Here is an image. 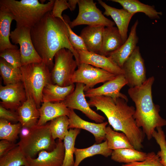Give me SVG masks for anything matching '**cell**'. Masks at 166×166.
<instances>
[{
	"mask_svg": "<svg viewBox=\"0 0 166 166\" xmlns=\"http://www.w3.org/2000/svg\"><path fill=\"white\" fill-rule=\"evenodd\" d=\"M105 137L108 148L112 150L123 148H134L125 134L114 130L109 126L106 128Z\"/></svg>",
	"mask_w": 166,
	"mask_h": 166,
	"instance_id": "f1b7e54d",
	"label": "cell"
},
{
	"mask_svg": "<svg viewBox=\"0 0 166 166\" xmlns=\"http://www.w3.org/2000/svg\"><path fill=\"white\" fill-rule=\"evenodd\" d=\"M64 19L65 21H63L54 17L50 12L30 29L31 37L34 48L42 62L49 69H52L54 65L53 59L55 54L63 48L71 51L78 66L80 65L78 54L69 40L66 25L69 19Z\"/></svg>",
	"mask_w": 166,
	"mask_h": 166,
	"instance_id": "6da1fadb",
	"label": "cell"
},
{
	"mask_svg": "<svg viewBox=\"0 0 166 166\" xmlns=\"http://www.w3.org/2000/svg\"><path fill=\"white\" fill-rule=\"evenodd\" d=\"M128 102L123 98L103 96L90 97L88 101L90 106L95 107L105 114L114 130L125 134L134 148L140 151L145 135L134 118L135 109L129 105Z\"/></svg>",
	"mask_w": 166,
	"mask_h": 166,
	"instance_id": "7a4b0ae2",
	"label": "cell"
},
{
	"mask_svg": "<svg viewBox=\"0 0 166 166\" xmlns=\"http://www.w3.org/2000/svg\"><path fill=\"white\" fill-rule=\"evenodd\" d=\"M85 85L77 83L73 91L61 102L67 108L81 111L90 119L97 123L104 122L105 117L93 110L85 99Z\"/></svg>",
	"mask_w": 166,
	"mask_h": 166,
	"instance_id": "7c38bea8",
	"label": "cell"
},
{
	"mask_svg": "<svg viewBox=\"0 0 166 166\" xmlns=\"http://www.w3.org/2000/svg\"><path fill=\"white\" fill-rule=\"evenodd\" d=\"M155 80L150 77L140 86L129 88L128 93L135 105L134 117L148 140L156 129L166 125V120L160 115V107L153 102L152 87Z\"/></svg>",
	"mask_w": 166,
	"mask_h": 166,
	"instance_id": "3957f363",
	"label": "cell"
},
{
	"mask_svg": "<svg viewBox=\"0 0 166 166\" xmlns=\"http://www.w3.org/2000/svg\"><path fill=\"white\" fill-rule=\"evenodd\" d=\"M65 156L62 140L58 139L55 148L51 152L42 150L37 158L26 157L27 166H62Z\"/></svg>",
	"mask_w": 166,
	"mask_h": 166,
	"instance_id": "9a60e30c",
	"label": "cell"
},
{
	"mask_svg": "<svg viewBox=\"0 0 166 166\" xmlns=\"http://www.w3.org/2000/svg\"><path fill=\"white\" fill-rule=\"evenodd\" d=\"M76 51L79 55L80 64H88L116 75L124 74L122 69L108 57L89 51Z\"/></svg>",
	"mask_w": 166,
	"mask_h": 166,
	"instance_id": "e0dca14e",
	"label": "cell"
},
{
	"mask_svg": "<svg viewBox=\"0 0 166 166\" xmlns=\"http://www.w3.org/2000/svg\"><path fill=\"white\" fill-rule=\"evenodd\" d=\"M122 69L129 88L140 86L147 80L144 60L138 46L124 62Z\"/></svg>",
	"mask_w": 166,
	"mask_h": 166,
	"instance_id": "8fae6325",
	"label": "cell"
},
{
	"mask_svg": "<svg viewBox=\"0 0 166 166\" xmlns=\"http://www.w3.org/2000/svg\"><path fill=\"white\" fill-rule=\"evenodd\" d=\"M38 109L40 113L37 124L38 125L45 124L48 121L61 116L68 117L69 114V109L62 102H43Z\"/></svg>",
	"mask_w": 166,
	"mask_h": 166,
	"instance_id": "7402d4cb",
	"label": "cell"
},
{
	"mask_svg": "<svg viewBox=\"0 0 166 166\" xmlns=\"http://www.w3.org/2000/svg\"><path fill=\"white\" fill-rule=\"evenodd\" d=\"M119 3L123 8L130 13L135 14L141 12L152 19H159L162 15L161 12H158L153 6L145 4L138 0H111Z\"/></svg>",
	"mask_w": 166,
	"mask_h": 166,
	"instance_id": "484cf974",
	"label": "cell"
},
{
	"mask_svg": "<svg viewBox=\"0 0 166 166\" xmlns=\"http://www.w3.org/2000/svg\"><path fill=\"white\" fill-rule=\"evenodd\" d=\"M124 43L117 27H105L103 34L102 47L99 54L107 57L119 49Z\"/></svg>",
	"mask_w": 166,
	"mask_h": 166,
	"instance_id": "cb8c5ba5",
	"label": "cell"
},
{
	"mask_svg": "<svg viewBox=\"0 0 166 166\" xmlns=\"http://www.w3.org/2000/svg\"><path fill=\"white\" fill-rule=\"evenodd\" d=\"M0 57L14 67L20 68L21 66L20 49H6L0 52Z\"/></svg>",
	"mask_w": 166,
	"mask_h": 166,
	"instance_id": "d590c367",
	"label": "cell"
},
{
	"mask_svg": "<svg viewBox=\"0 0 166 166\" xmlns=\"http://www.w3.org/2000/svg\"><path fill=\"white\" fill-rule=\"evenodd\" d=\"M138 23L137 19L132 26L126 41L119 49L107 56L121 68L137 46L139 38L136 34V29Z\"/></svg>",
	"mask_w": 166,
	"mask_h": 166,
	"instance_id": "ac0fdd59",
	"label": "cell"
},
{
	"mask_svg": "<svg viewBox=\"0 0 166 166\" xmlns=\"http://www.w3.org/2000/svg\"><path fill=\"white\" fill-rule=\"evenodd\" d=\"M80 129L70 128L64 139L65 156L62 166H73L75 161L73 159L75 148V141Z\"/></svg>",
	"mask_w": 166,
	"mask_h": 166,
	"instance_id": "f546056e",
	"label": "cell"
},
{
	"mask_svg": "<svg viewBox=\"0 0 166 166\" xmlns=\"http://www.w3.org/2000/svg\"><path fill=\"white\" fill-rule=\"evenodd\" d=\"M99 3L104 8V15L110 16L116 25L124 43L127 40L128 26L130 20L134 15L129 13L123 8L119 9L107 4L101 0H98Z\"/></svg>",
	"mask_w": 166,
	"mask_h": 166,
	"instance_id": "d6986e66",
	"label": "cell"
},
{
	"mask_svg": "<svg viewBox=\"0 0 166 166\" xmlns=\"http://www.w3.org/2000/svg\"><path fill=\"white\" fill-rule=\"evenodd\" d=\"M31 128L22 127L19 134L20 139H23L28 135L30 133Z\"/></svg>",
	"mask_w": 166,
	"mask_h": 166,
	"instance_id": "b9f144b4",
	"label": "cell"
},
{
	"mask_svg": "<svg viewBox=\"0 0 166 166\" xmlns=\"http://www.w3.org/2000/svg\"><path fill=\"white\" fill-rule=\"evenodd\" d=\"M147 155V153L134 148H123L113 150L111 158L115 162L128 164L143 161Z\"/></svg>",
	"mask_w": 166,
	"mask_h": 166,
	"instance_id": "83f0119b",
	"label": "cell"
},
{
	"mask_svg": "<svg viewBox=\"0 0 166 166\" xmlns=\"http://www.w3.org/2000/svg\"><path fill=\"white\" fill-rule=\"evenodd\" d=\"M112 151L108 148L106 140L99 144H95L87 148H75L74 153L75 160L73 166H78L85 159L97 155H101L108 157L111 156Z\"/></svg>",
	"mask_w": 166,
	"mask_h": 166,
	"instance_id": "4316f807",
	"label": "cell"
},
{
	"mask_svg": "<svg viewBox=\"0 0 166 166\" xmlns=\"http://www.w3.org/2000/svg\"><path fill=\"white\" fill-rule=\"evenodd\" d=\"M55 0L42 4L38 0H0V5L8 9L14 15L16 28H31L53 9Z\"/></svg>",
	"mask_w": 166,
	"mask_h": 166,
	"instance_id": "277c9868",
	"label": "cell"
},
{
	"mask_svg": "<svg viewBox=\"0 0 166 166\" xmlns=\"http://www.w3.org/2000/svg\"><path fill=\"white\" fill-rule=\"evenodd\" d=\"M13 14L5 6L0 5V52L8 49H18L10 41V27L14 20Z\"/></svg>",
	"mask_w": 166,
	"mask_h": 166,
	"instance_id": "44dd1931",
	"label": "cell"
},
{
	"mask_svg": "<svg viewBox=\"0 0 166 166\" xmlns=\"http://www.w3.org/2000/svg\"><path fill=\"white\" fill-rule=\"evenodd\" d=\"M162 127L157 128L152 134V138L159 145L160 150L157 153L161 162L166 166V136Z\"/></svg>",
	"mask_w": 166,
	"mask_h": 166,
	"instance_id": "e575fe53",
	"label": "cell"
},
{
	"mask_svg": "<svg viewBox=\"0 0 166 166\" xmlns=\"http://www.w3.org/2000/svg\"><path fill=\"white\" fill-rule=\"evenodd\" d=\"M69 8L67 1L65 0H55L53 6L51 13L55 18H58L63 21H65L62 15V12Z\"/></svg>",
	"mask_w": 166,
	"mask_h": 166,
	"instance_id": "f35d334b",
	"label": "cell"
},
{
	"mask_svg": "<svg viewBox=\"0 0 166 166\" xmlns=\"http://www.w3.org/2000/svg\"><path fill=\"white\" fill-rule=\"evenodd\" d=\"M69 122V128L82 129L91 133L94 136L96 144L106 140L105 129L108 124L107 121L101 123H94L85 121L79 117L74 110L69 109L68 116Z\"/></svg>",
	"mask_w": 166,
	"mask_h": 166,
	"instance_id": "2e32d148",
	"label": "cell"
},
{
	"mask_svg": "<svg viewBox=\"0 0 166 166\" xmlns=\"http://www.w3.org/2000/svg\"><path fill=\"white\" fill-rule=\"evenodd\" d=\"M10 38L13 43L19 45L21 66L42 61L33 45L30 35V28L26 27L16 28L11 32Z\"/></svg>",
	"mask_w": 166,
	"mask_h": 166,
	"instance_id": "30bf717a",
	"label": "cell"
},
{
	"mask_svg": "<svg viewBox=\"0 0 166 166\" xmlns=\"http://www.w3.org/2000/svg\"><path fill=\"white\" fill-rule=\"evenodd\" d=\"M105 27L100 25L88 26L81 30L80 36L83 39L88 51L99 54Z\"/></svg>",
	"mask_w": 166,
	"mask_h": 166,
	"instance_id": "ffe728a7",
	"label": "cell"
},
{
	"mask_svg": "<svg viewBox=\"0 0 166 166\" xmlns=\"http://www.w3.org/2000/svg\"><path fill=\"white\" fill-rule=\"evenodd\" d=\"M77 67L72 77L71 82L84 84L85 92L93 88L97 84L105 83L113 79L117 75L85 63H80Z\"/></svg>",
	"mask_w": 166,
	"mask_h": 166,
	"instance_id": "9c48e42d",
	"label": "cell"
},
{
	"mask_svg": "<svg viewBox=\"0 0 166 166\" xmlns=\"http://www.w3.org/2000/svg\"><path fill=\"white\" fill-rule=\"evenodd\" d=\"M127 81L123 74L117 75L113 79L105 82L96 88L89 89L85 92V96L89 98L103 96L113 99L123 98L128 101L126 96L121 93V89L127 85Z\"/></svg>",
	"mask_w": 166,
	"mask_h": 166,
	"instance_id": "5bb4252c",
	"label": "cell"
},
{
	"mask_svg": "<svg viewBox=\"0 0 166 166\" xmlns=\"http://www.w3.org/2000/svg\"><path fill=\"white\" fill-rule=\"evenodd\" d=\"M26 157L35 158L40 152L53 151L56 147V142L53 138L49 126V123L42 125H36L31 128L28 135L20 139L17 143Z\"/></svg>",
	"mask_w": 166,
	"mask_h": 166,
	"instance_id": "8992f818",
	"label": "cell"
},
{
	"mask_svg": "<svg viewBox=\"0 0 166 166\" xmlns=\"http://www.w3.org/2000/svg\"><path fill=\"white\" fill-rule=\"evenodd\" d=\"M0 72L5 85L22 82L20 68L14 67L1 57L0 59Z\"/></svg>",
	"mask_w": 166,
	"mask_h": 166,
	"instance_id": "4dcf8cb0",
	"label": "cell"
},
{
	"mask_svg": "<svg viewBox=\"0 0 166 166\" xmlns=\"http://www.w3.org/2000/svg\"><path fill=\"white\" fill-rule=\"evenodd\" d=\"M18 122L22 127L32 128L37 125L40 113L35 101L28 98L17 110Z\"/></svg>",
	"mask_w": 166,
	"mask_h": 166,
	"instance_id": "603a6c76",
	"label": "cell"
},
{
	"mask_svg": "<svg viewBox=\"0 0 166 166\" xmlns=\"http://www.w3.org/2000/svg\"><path fill=\"white\" fill-rule=\"evenodd\" d=\"M20 69L27 98L33 99L39 108L42 103L44 87L48 83H52L49 68L42 61L22 66Z\"/></svg>",
	"mask_w": 166,
	"mask_h": 166,
	"instance_id": "5b68a950",
	"label": "cell"
},
{
	"mask_svg": "<svg viewBox=\"0 0 166 166\" xmlns=\"http://www.w3.org/2000/svg\"><path fill=\"white\" fill-rule=\"evenodd\" d=\"M26 157L18 145L0 157V166H27Z\"/></svg>",
	"mask_w": 166,
	"mask_h": 166,
	"instance_id": "1f68e13d",
	"label": "cell"
},
{
	"mask_svg": "<svg viewBox=\"0 0 166 166\" xmlns=\"http://www.w3.org/2000/svg\"><path fill=\"white\" fill-rule=\"evenodd\" d=\"M18 145L17 143L16 144L7 140H1L0 141V157Z\"/></svg>",
	"mask_w": 166,
	"mask_h": 166,
	"instance_id": "60d3db41",
	"label": "cell"
},
{
	"mask_svg": "<svg viewBox=\"0 0 166 166\" xmlns=\"http://www.w3.org/2000/svg\"><path fill=\"white\" fill-rule=\"evenodd\" d=\"M69 20L67 22L66 25L69 32V40L71 45L76 50L88 51L82 38L74 33L70 27L69 24Z\"/></svg>",
	"mask_w": 166,
	"mask_h": 166,
	"instance_id": "74e56055",
	"label": "cell"
},
{
	"mask_svg": "<svg viewBox=\"0 0 166 166\" xmlns=\"http://www.w3.org/2000/svg\"><path fill=\"white\" fill-rule=\"evenodd\" d=\"M121 166H164L161 162L160 159L155 152L147 153V156L144 161L124 164Z\"/></svg>",
	"mask_w": 166,
	"mask_h": 166,
	"instance_id": "8d00e7d4",
	"label": "cell"
},
{
	"mask_svg": "<svg viewBox=\"0 0 166 166\" xmlns=\"http://www.w3.org/2000/svg\"><path fill=\"white\" fill-rule=\"evenodd\" d=\"M79 12L76 18L69 24L72 29L80 25L114 26V22L105 17L93 0H79Z\"/></svg>",
	"mask_w": 166,
	"mask_h": 166,
	"instance_id": "ba28073f",
	"label": "cell"
},
{
	"mask_svg": "<svg viewBox=\"0 0 166 166\" xmlns=\"http://www.w3.org/2000/svg\"><path fill=\"white\" fill-rule=\"evenodd\" d=\"M69 50L63 48L58 51L54 56V63L51 72L52 82L62 87L72 84L71 80L78 66Z\"/></svg>",
	"mask_w": 166,
	"mask_h": 166,
	"instance_id": "52a82bcc",
	"label": "cell"
},
{
	"mask_svg": "<svg viewBox=\"0 0 166 166\" xmlns=\"http://www.w3.org/2000/svg\"><path fill=\"white\" fill-rule=\"evenodd\" d=\"M0 118L10 122L17 123L18 116L17 111L7 109L0 105Z\"/></svg>",
	"mask_w": 166,
	"mask_h": 166,
	"instance_id": "ab89813d",
	"label": "cell"
},
{
	"mask_svg": "<svg viewBox=\"0 0 166 166\" xmlns=\"http://www.w3.org/2000/svg\"><path fill=\"white\" fill-rule=\"evenodd\" d=\"M79 0H69L68 3L69 9L71 11L74 10L76 7V5L78 4Z\"/></svg>",
	"mask_w": 166,
	"mask_h": 166,
	"instance_id": "7bdbcfd3",
	"label": "cell"
},
{
	"mask_svg": "<svg viewBox=\"0 0 166 166\" xmlns=\"http://www.w3.org/2000/svg\"><path fill=\"white\" fill-rule=\"evenodd\" d=\"M0 105L3 107L16 111L27 100L26 92L22 82L0 86Z\"/></svg>",
	"mask_w": 166,
	"mask_h": 166,
	"instance_id": "4fadbf2b",
	"label": "cell"
},
{
	"mask_svg": "<svg viewBox=\"0 0 166 166\" xmlns=\"http://www.w3.org/2000/svg\"><path fill=\"white\" fill-rule=\"evenodd\" d=\"M75 88L74 84L62 87L49 83L45 86L42 91V103L61 102L73 91Z\"/></svg>",
	"mask_w": 166,
	"mask_h": 166,
	"instance_id": "d4e9b609",
	"label": "cell"
},
{
	"mask_svg": "<svg viewBox=\"0 0 166 166\" xmlns=\"http://www.w3.org/2000/svg\"><path fill=\"white\" fill-rule=\"evenodd\" d=\"M22 127L19 122L12 124L6 120L0 119V139L15 143L18 138Z\"/></svg>",
	"mask_w": 166,
	"mask_h": 166,
	"instance_id": "836d02e7",
	"label": "cell"
},
{
	"mask_svg": "<svg viewBox=\"0 0 166 166\" xmlns=\"http://www.w3.org/2000/svg\"><path fill=\"white\" fill-rule=\"evenodd\" d=\"M69 125V118L66 116L59 117L49 123L50 131L53 138L63 140L68 132Z\"/></svg>",
	"mask_w": 166,
	"mask_h": 166,
	"instance_id": "d6a6232c",
	"label": "cell"
}]
</instances>
